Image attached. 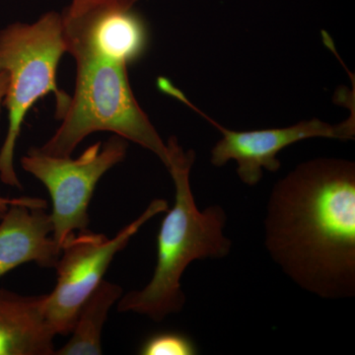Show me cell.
<instances>
[{
  "instance_id": "8992f818",
  "label": "cell",
  "mask_w": 355,
  "mask_h": 355,
  "mask_svg": "<svg viewBox=\"0 0 355 355\" xmlns=\"http://www.w3.org/2000/svg\"><path fill=\"white\" fill-rule=\"evenodd\" d=\"M128 140L113 135L96 142L78 158L49 155L32 147L21 158L24 171L38 179L50 193L53 237L62 247L76 231L88 230V209L98 182L127 156Z\"/></svg>"
},
{
  "instance_id": "277c9868",
  "label": "cell",
  "mask_w": 355,
  "mask_h": 355,
  "mask_svg": "<svg viewBox=\"0 0 355 355\" xmlns=\"http://www.w3.org/2000/svg\"><path fill=\"white\" fill-rule=\"evenodd\" d=\"M67 53L62 15L44 13L33 23H13L0 31V71L7 76L3 106L8 114L6 139L0 149V181L22 188L14 166L16 144L28 112L44 96L53 93L60 120L70 96L57 85L58 65Z\"/></svg>"
},
{
  "instance_id": "30bf717a",
  "label": "cell",
  "mask_w": 355,
  "mask_h": 355,
  "mask_svg": "<svg viewBox=\"0 0 355 355\" xmlns=\"http://www.w3.org/2000/svg\"><path fill=\"white\" fill-rule=\"evenodd\" d=\"M46 297L0 288V355L55 354V334L44 315Z\"/></svg>"
},
{
  "instance_id": "5bb4252c",
  "label": "cell",
  "mask_w": 355,
  "mask_h": 355,
  "mask_svg": "<svg viewBox=\"0 0 355 355\" xmlns=\"http://www.w3.org/2000/svg\"><path fill=\"white\" fill-rule=\"evenodd\" d=\"M7 76L6 72L0 71V112L3 106L4 98H6L7 90ZM12 205H24L32 209H44L48 207V203L46 200L39 198H4L0 196V207L1 209H8V207Z\"/></svg>"
},
{
  "instance_id": "9c48e42d",
  "label": "cell",
  "mask_w": 355,
  "mask_h": 355,
  "mask_svg": "<svg viewBox=\"0 0 355 355\" xmlns=\"http://www.w3.org/2000/svg\"><path fill=\"white\" fill-rule=\"evenodd\" d=\"M62 247L53 237V223L44 209L12 205L0 219V277L18 266L35 263L55 268Z\"/></svg>"
},
{
  "instance_id": "ba28073f",
  "label": "cell",
  "mask_w": 355,
  "mask_h": 355,
  "mask_svg": "<svg viewBox=\"0 0 355 355\" xmlns=\"http://www.w3.org/2000/svg\"><path fill=\"white\" fill-rule=\"evenodd\" d=\"M62 21L70 55L76 51H92L128 65L146 51V27L132 8L99 9L76 18L62 16Z\"/></svg>"
},
{
  "instance_id": "7c38bea8",
  "label": "cell",
  "mask_w": 355,
  "mask_h": 355,
  "mask_svg": "<svg viewBox=\"0 0 355 355\" xmlns=\"http://www.w3.org/2000/svg\"><path fill=\"white\" fill-rule=\"evenodd\" d=\"M144 355H196L197 345L190 336L178 331L155 334L142 343L139 350Z\"/></svg>"
},
{
  "instance_id": "8fae6325",
  "label": "cell",
  "mask_w": 355,
  "mask_h": 355,
  "mask_svg": "<svg viewBox=\"0 0 355 355\" xmlns=\"http://www.w3.org/2000/svg\"><path fill=\"white\" fill-rule=\"evenodd\" d=\"M123 295L118 284L103 279L81 305L69 342L55 350L58 355H100L101 336L110 310Z\"/></svg>"
},
{
  "instance_id": "52a82bcc",
  "label": "cell",
  "mask_w": 355,
  "mask_h": 355,
  "mask_svg": "<svg viewBox=\"0 0 355 355\" xmlns=\"http://www.w3.org/2000/svg\"><path fill=\"white\" fill-rule=\"evenodd\" d=\"M165 92L181 100L191 109L202 114L211 125L222 133V139L211 150L212 164L221 167L230 160L237 162V174L247 186L259 184L263 178V171L277 172L280 164L277 154L286 147L308 139L324 137L340 140L354 139L355 135L354 114L349 120L333 125L323 121H302L291 127L270 128V130L235 132L221 127L216 121L200 111L186 96L172 85L168 84Z\"/></svg>"
},
{
  "instance_id": "4fadbf2b",
  "label": "cell",
  "mask_w": 355,
  "mask_h": 355,
  "mask_svg": "<svg viewBox=\"0 0 355 355\" xmlns=\"http://www.w3.org/2000/svg\"><path fill=\"white\" fill-rule=\"evenodd\" d=\"M137 0H71L62 16L76 18L84 14L106 8L130 9Z\"/></svg>"
},
{
  "instance_id": "6da1fadb",
  "label": "cell",
  "mask_w": 355,
  "mask_h": 355,
  "mask_svg": "<svg viewBox=\"0 0 355 355\" xmlns=\"http://www.w3.org/2000/svg\"><path fill=\"white\" fill-rule=\"evenodd\" d=\"M265 246L287 277L318 297L355 296V164L319 158L273 186Z\"/></svg>"
},
{
  "instance_id": "9a60e30c",
  "label": "cell",
  "mask_w": 355,
  "mask_h": 355,
  "mask_svg": "<svg viewBox=\"0 0 355 355\" xmlns=\"http://www.w3.org/2000/svg\"><path fill=\"white\" fill-rule=\"evenodd\" d=\"M6 209H1V207H0V219H1V217H2V216H3L4 212H6Z\"/></svg>"
},
{
  "instance_id": "3957f363",
  "label": "cell",
  "mask_w": 355,
  "mask_h": 355,
  "mask_svg": "<svg viewBox=\"0 0 355 355\" xmlns=\"http://www.w3.org/2000/svg\"><path fill=\"white\" fill-rule=\"evenodd\" d=\"M71 55L76 62L73 96L60 119V127L39 150L69 157L88 135L109 132L151 151L167 168V144L135 99L128 65L92 51Z\"/></svg>"
},
{
  "instance_id": "7a4b0ae2",
  "label": "cell",
  "mask_w": 355,
  "mask_h": 355,
  "mask_svg": "<svg viewBox=\"0 0 355 355\" xmlns=\"http://www.w3.org/2000/svg\"><path fill=\"white\" fill-rule=\"evenodd\" d=\"M167 169L175 184V202L161 223L157 237V263L153 279L140 291L128 292L118 303L120 312L137 313L161 322L181 312L186 303L182 275L193 261L223 259L232 241L224 235L225 209L211 205L198 209L191 189L190 174L195 163L193 150H184L176 137L168 140Z\"/></svg>"
},
{
  "instance_id": "5b68a950",
  "label": "cell",
  "mask_w": 355,
  "mask_h": 355,
  "mask_svg": "<svg viewBox=\"0 0 355 355\" xmlns=\"http://www.w3.org/2000/svg\"><path fill=\"white\" fill-rule=\"evenodd\" d=\"M168 209L167 200L157 198L114 238L85 230L65 239L55 266L57 284L46 294L44 303L46 322L55 336L70 335L81 305L104 279L116 254L128 246L142 226Z\"/></svg>"
}]
</instances>
